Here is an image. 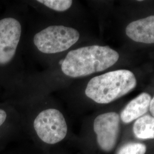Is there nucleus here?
<instances>
[{
	"mask_svg": "<svg viewBox=\"0 0 154 154\" xmlns=\"http://www.w3.org/2000/svg\"><path fill=\"white\" fill-rule=\"evenodd\" d=\"M118 53L109 46L93 45L73 48L52 63L49 72L64 80H74L103 72L118 61Z\"/></svg>",
	"mask_w": 154,
	"mask_h": 154,
	"instance_id": "nucleus-1",
	"label": "nucleus"
},
{
	"mask_svg": "<svg viewBox=\"0 0 154 154\" xmlns=\"http://www.w3.org/2000/svg\"><path fill=\"white\" fill-rule=\"evenodd\" d=\"M80 38L77 28L69 23L57 22L34 30L30 42L34 53L53 62L73 49Z\"/></svg>",
	"mask_w": 154,
	"mask_h": 154,
	"instance_id": "nucleus-2",
	"label": "nucleus"
},
{
	"mask_svg": "<svg viewBox=\"0 0 154 154\" xmlns=\"http://www.w3.org/2000/svg\"><path fill=\"white\" fill-rule=\"evenodd\" d=\"M137 86V79L128 70H117L95 76L88 81L85 94L99 104H108L126 95Z\"/></svg>",
	"mask_w": 154,
	"mask_h": 154,
	"instance_id": "nucleus-3",
	"label": "nucleus"
},
{
	"mask_svg": "<svg viewBox=\"0 0 154 154\" xmlns=\"http://www.w3.org/2000/svg\"><path fill=\"white\" fill-rule=\"evenodd\" d=\"M33 127L39 139L49 144L60 142L66 137L68 130L65 116L55 108L40 111L34 120Z\"/></svg>",
	"mask_w": 154,
	"mask_h": 154,
	"instance_id": "nucleus-4",
	"label": "nucleus"
},
{
	"mask_svg": "<svg viewBox=\"0 0 154 154\" xmlns=\"http://www.w3.org/2000/svg\"><path fill=\"white\" fill-rule=\"evenodd\" d=\"M22 32V23L16 18L0 20V66H7L16 58Z\"/></svg>",
	"mask_w": 154,
	"mask_h": 154,
	"instance_id": "nucleus-5",
	"label": "nucleus"
},
{
	"mask_svg": "<svg viewBox=\"0 0 154 154\" xmlns=\"http://www.w3.org/2000/svg\"><path fill=\"white\" fill-rule=\"evenodd\" d=\"M94 131L100 149L110 152L116 146L120 130V116L115 112L101 114L94 119Z\"/></svg>",
	"mask_w": 154,
	"mask_h": 154,
	"instance_id": "nucleus-6",
	"label": "nucleus"
},
{
	"mask_svg": "<svg viewBox=\"0 0 154 154\" xmlns=\"http://www.w3.org/2000/svg\"><path fill=\"white\" fill-rule=\"evenodd\" d=\"M126 33L135 42L154 44V16L131 22L127 26Z\"/></svg>",
	"mask_w": 154,
	"mask_h": 154,
	"instance_id": "nucleus-7",
	"label": "nucleus"
},
{
	"mask_svg": "<svg viewBox=\"0 0 154 154\" xmlns=\"http://www.w3.org/2000/svg\"><path fill=\"white\" fill-rule=\"evenodd\" d=\"M151 97L146 93L140 94L131 100L122 111L120 118L125 123H129L144 116L149 109Z\"/></svg>",
	"mask_w": 154,
	"mask_h": 154,
	"instance_id": "nucleus-8",
	"label": "nucleus"
},
{
	"mask_svg": "<svg viewBox=\"0 0 154 154\" xmlns=\"http://www.w3.org/2000/svg\"><path fill=\"white\" fill-rule=\"evenodd\" d=\"M133 132L138 139H154V117L146 115L138 118L134 124Z\"/></svg>",
	"mask_w": 154,
	"mask_h": 154,
	"instance_id": "nucleus-9",
	"label": "nucleus"
},
{
	"mask_svg": "<svg viewBox=\"0 0 154 154\" xmlns=\"http://www.w3.org/2000/svg\"><path fill=\"white\" fill-rule=\"evenodd\" d=\"M38 7H42L47 11H51L64 16L71 12L74 2L72 0H37L34 1Z\"/></svg>",
	"mask_w": 154,
	"mask_h": 154,
	"instance_id": "nucleus-10",
	"label": "nucleus"
},
{
	"mask_svg": "<svg viewBox=\"0 0 154 154\" xmlns=\"http://www.w3.org/2000/svg\"><path fill=\"white\" fill-rule=\"evenodd\" d=\"M146 150V146L143 143L129 142L122 146L116 154H145Z\"/></svg>",
	"mask_w": 154,
	"mask_h": 154,
	"instance_id": "nucleus-11",
	"label": "nucleus"
},
{
	"mask_svg": "<svg viewBox=\"0 0 154 154\" xmlns=\"http://www.w3.org/2000/svg\"><path fill=\"white\" fill-rule=\"evenodd\" d=\"M7 118V113L5 111L0 109V127L2 126L5 123Z\"/></svg>",
	"mask_w": 154,
	"mask_h": 154,
	"instance_id": "nucleus-12",
	"label": "nucleus"
},
{
	"mask_svg": "<svg viewBox=\"0 0 154 154\" xmlns=\"http://www.w3.org/2000/svg\"><path fill=\"white\" fill-rule=\"evenodd\" d=\"M149 111L151 113V114L154 117V97L153 98L151 99V102H150V105H149Z\"/></svg>",
	"mask_w": 154,
	"mask_h": 154,
	"instance_id": "nucleus-13",
	"label": "nucleus"
}]
</instances>
